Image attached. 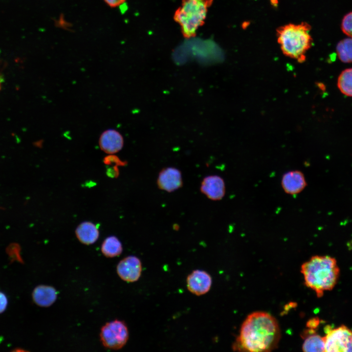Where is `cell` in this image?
Instances as JSON below:
<instances>
[{"mask_svg":"<svg viewBox=\"0 0 352 352\" xmlns=\"http://www.w3.org/2000/svg\"><path fill=\"white\" fill-rule=\"evenodd\" d=\"M280 337L276 319L267 312L256 311L243 321L233 348L251 352H269L277 347Z\"/></svg>","mask_w":352,"mask_h":352,"instance_id":"cell-1","label":"cell"},{"mask_svg":"<svg viewBox=\"0 0 352 352\" xmlns=\"http://www.w3.org/2000/svg\"><path fill=\"white\" fill-rule=\"evenodd\" d=\"M306 286L318 297L332 290L338 281L340 269L336 259L329 256H313L301 266Z\"/></svg>","mask_w":352,"mask_h":352,"instance_id":"cell-2","label":"cell"},{"mask_svg":"<svg viewBox=\"0 0 352 352\" xmlns=\"http://www.w3.org/2000/svg\"><path fill=\"white\" fill-rule=\"evenodd\" d=\"M310 30V25L305 22L289 23L278 28L277 41L283 53L299 63L304 62L306 53L312 43Z\"/></svg>","mask_w":352,"mask_h":352,"instance_id":"cell-3","label":"cell"},{"mask_svg":"<svg viewBox=\"0 0 352 352\" xmlns=\"http://www.w3.org/2000/svg\"><path fill=\"white\" fill-rule=\"evenodd\" d=\"M213 0H181L175 11L174 20L178 23L186 39L194 37L198 29L203 25L208 9Z\"/></svg>","mask_w":352,"mask_h":352,"instance_id":"cell-4","label":"cell"},{"mask_svg":"<svg viewBox=\"0 0 352 352\" xmlns=\"http://www.w3.org/2000/svg\"><path fill=\"white\" fill-rule=\"evenodd\" d=\"M100 338L106 348L117 350L122 348L129 339V331L126 323L114 320L105 324L101 328Z\"/></svg>","mask_w":352,"mask_h":352,"instance_id":"cell-5","label":"cell"},{"mask_svg":"<svg viewBox=\"0 0 352 352\" xmlns=\"http://www.w3.org/2000/svg\"><path fill=\"white\" fill-rule=\"evenodd\" d=\"M326 352H352V330L342 325L332 329L325 328Z\"/></svg>","mask_w":352,"mask_h":352,"instance_id":"cell-6","label":"cell"},{"mask_svg":"<svg viewBox=\"0 0 352 352\" xmlns=\"http://www.w3.org/2000/svg\"><path fill=\"white\" fill-rule=\"evenodd\" d=\"M116 271L118 276L123 281L129 283L136 282L141 275V261L135 256H128L119 262Z\"/></svg>","mask_w":352,"mask_h":352,"instance_id":"cell-7","label":"cell"},{"mask_svg":"<svg viewBox=\"0 0 352 352\" xmlns=\"http://www.w3.org/2000/svg\"><path fill=\"white\" fill-rule=\"evenodd\" d=\"M156 182L160 190L168 192L175 191L182 186L181 173L174 167L163 168L158 174Z\"/></svg>","mask_w":352,"mask_h":352,"instance_id":"cell-8","label":"cell"},{"mask_svg":"<svg viewBox=\"0 0 352 352\" xmlns=\"http://www.w3.org/2000/svg\"><path fill=\"white\" fill-rule=\"evenodd\" d=\"M212 278L207 272L195 270L186 279L188 289L193 294L200 296L207 293L212 285Z\"/></svg>","mask_w":352,"mask_h":352,"instance_id":"cell-9","label":"cell"},{"mask_svg":"<svg viewBox=\"0 0 352 352\" xmlns=\"http://www.w3.org/2000/svg\"><path fill=\"white\" fill-rule=\"evenodd\" d=\"M200 190L209 199L219 200L225 195V183L220 176H209L205 177L202 180Z\"/></svg>","mask_w":352,"mask_h":352,"instance_id":"cell-10","label":"cell"},{"mask_svg":"<svg viewBox=\"0 0 352 352\" xmlns=\"http://www.w3.org/2000/svg\"><path fill=\"white\" fill-rule=\"evenodd\" d=\"M99 144L105 153L112 154L119 152L123 148L124 139L122 135L116 130L109 129L101 134Z\"/></svg>","mask_w":352,"mask_h":352,"instance_id":"cell-11","label":"cell"},{"mask_svg":"<svg viewBox=\"0 0 352 352\" xmlns=\"http://www.w3.org/2000/svg\"><path fill=\"white\" fill-rule=\"evenodd\" d=\"M281 183L284 191L292 195L300 193L307 184L304 174L298 170L285 173L282 177Z\"/></svg>","mask_w":352,"mask_h":352,"instance_id":"cell-12","label":"cell"},{"mask_svg":"<svg viewBox=\"0 0 352 352\" xmlns=\"http://www.w3.org/2000/svg\"><path fill=\"white\" fill-rule=\"evenodd\" d=\"M34 303L42 307L51 306L56 300L57 292L56 289L50 286L40 285L37 286L32 294Z\"/></svg>","mask_w":352,"mask_h":352,"instance_id":"cell-13","label":"cell"},{"mask_svg":"<svg viewBox=\"0 0 352 352\" xmlns=\"http://www.w3.org/2000/svg\"><path fill=\"white\" fill-rule=\"evenodd\" d=\"M78 240L82 243L89 245L95 242L99 238L98 227L90 221L81 223L75 230Z\"/></svg>","mask_w":352,"mask_h":352,"instance_id":"cell-14","label":"cell"},{"mask_svg":"<svg viewBox=\"0 0 352 352\" xmlns=\"http://www.w3.org/2000/svg\"><path fill=\"white\" fill-rule=\"evenodd\" d=\"M305 340L302 345L304 352H325V336H321L315 331L305 335Z\"/></svg>","mask_w":352,"mask_h":352,"instance_id":"cell-15","label":"cell"},{"mask_svg":"<svg viewBox=\"0 0 352 352\" xmlns=\"http://www.w3.org/2000/svg\"><path fill=\"white\" fill-rule=\"evenodd\" d=\"M123 247L121 242L114 236L106 238L101 245L102 254L108 258L119 256L122 252Z\"/></svg>","mask_w":352,"mask_h":352,"instance_id":"cell-16","label":"cell"},{"mask_svg":"<svg viewBox=\"0 0 352 352\" xmlns=\"http://www.w3.org/2000/svg\"><path fill=\"white\" fill-rule=\"evenodd\" d=\"M336 52L342 62H352V39L347 38L340 41L336 46Z\"/></svg>","mask_w":352,"mask_h":352,"instance_id":"cell-17","label":"cell"},{"mask_svg":"<svg viewBox=\"0 0 352 352\" xmlns=\"http://www.w3.org/2000/svg\"><path fill=\"white\" fill-rule=\"evenodd\" d=\"M337 86L343 94L352 96V68L346 69L341 73Z\"/></svg>","mask_w":352,"mask_h":352,"instance_id":"cell-18","label":"cell"},{"mask_svg":"<svg viewBox=\"0 0 352 352\" xmlns=\"http://www.w3.org/2000/svg\"><path fill=\"white\" fill-rule=\"evenodd\" d=\"M341 28L345 34L352 38V12L347 14L344 17Z\"/></svg>","mask_w":352,"mask_h":352,"instance_id":"cell-19","label":"cell"},{"mask_svg":"<svg viewBox=\"0 0 352 352\" xmlns=\"http://www.w3.org/2000/svg\"><path fill=\"white\" fill-rule=\"evenodd\" d=\"M104 162L105 164H111L115 163L117 166H125L126 162L122 161L117 157L113 155L108 156L105 157Z\"/></svg>","mask_w":352,"mask_h":352,"instance_id":"cell-20","label":"cell"},{"mask_svg":"<svg viewBox=\"0 0 352 352\" xmlns=\"http://www.w3.org/2000/svg\"><path fill=\"white\" fill-rule=\"evenodd\" d=\"M8 304V299L6 295L0 290V313L6 309Z\"/></svg>","mask_w":352,"mask_h":352,"instance_id":"cell-21","label":"cell"},{"mask_svg":"<svg viewBox=\"0 0 352 352\" xmlns=\"http://www.w3.org/2000/svg\"><path fill=\"white\" fill-rule=\"evenodd\" d=\"M126 0H104L105 2L110 7L115 8L120 6Z\"/></svg>","mask_w":352,"mask_h":352,"instance_id":"cell-22","label":"cell"},{"mask_svg":"<svg viewBox=\"0 0 352 352\" xmlns=\"http://www.w3.org/2000/svg\"><path fill=\"white\" fill-rule=\"evenodd\" d=\"M320 320L317 317L313 318L307 322V326L309 329H315L318 326Z\"/></svg>","mask_w":352,"mask_h":352,"instance_id":"cell-23","label":"cell"},{"mask_svg":"<svg viewBox=\"0 0 352 352\" xmlns=\"http://www.w3.org/2000/svg\"><path fill=\"white\" fill-rule=\"evenodd\" d=\"M118 166H113L112 168H109L107 170V175L111 177H116L119 175V170L117 168Z\"/></svg>","mask_w":352,"mask_h":352,"instance_id":"cell-24","label":"cell"},{"mask_svg":"<svg viewBox=\"0 0 352 352\" xmlns=\"http://www.w3.org/2000/svg\"><path fill=\"white\" fill-rule=\"evenodd\" d=\"M271 4L274 7H276L278 4L279 0H270Z\"/></svg>","mask_w":352,"mask_h":352,"instance_id":"cell-25","label":"cell"}]
</instances>
